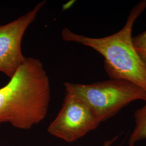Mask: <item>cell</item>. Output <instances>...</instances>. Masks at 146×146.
<instances>
[{
  "instance_id": "cell-2",
  "label": "cell",
  "mask_w": 146,
  "mask_h": 146,
  "mask_svg": "<svg viewBox=\"0 0 146 146\" xmlns=\"http://www.w3.org/2000/svg\"><path fill=\"white\" fill-rule=\"evenodd\" d=\"M146 8L142 1L131 11L125 25L120 31L108 36L93 38L63 28V40L90 47L104 58V68L111 79L126 80L140 87L146 92V66L136 52L131 32L136 20Z\"/></svg>"
},
{
  "instance_id": "cell-7",
  "label": "cell",
  "mask_w": 146,
  "mask_h": 146,
  "mask_svg": "<svg viewBox=\"0 0 146 146\" xmlns=\"http://www.w3.org/2000/svg\"><path fill=\"white\" fill-rule=\"evenodd\" d=\"M132 40L136 52L146 66V31L133 37Z\"/></svg>"
},
{
  "instance_id": "cell-8",
  "label": "cell",
  "mask_w": 146,
  "mask_h": 146,
  "mask_svg": "<svg viewBox=\"0 0 146 146\" xmlns=\"http://www.w3.org/2000/svg\"><path fill=\"white\" fill-rule=\"evenodd\" d=\"M116 139H117V137H114L113 139H111V140H108V141H105L104 142V145H103V146H111V145H113V143L115 142V140H116Z\"/></svg>"
},
{
  "instance_id": "cell-4",
  "label": "cell",
  "mask_w": 146,
  "mask_h": 146,
  "mask_svg": "<svg viewBox=\"0 0 146 146\" xmlns=\"http://www.w3.org/2000/svg\"><path fill=\"white\" fill-rule=\"evenodd\" d=\"M100 123L84 102L66 93L61 110L47 130L52 135L70 143L96 129Z\"/></svg>"
},
{
  "instance_id": "cell-6",
  "label": "cell",
  "mask_w": 146,
  "mask_h": 146,
  "mask_svg": "<svg viewBox=\"0 0 146 146\" xmlns=\"http://www.w3.org/2000/svg\"><path fill=\"white\" fill-rule=\"evenodd\" d=\"M135 127L129 139V146H134L139 141L146 139V104L135 113Z\"/></svg>"
},
{
  "instance_id": "cell-5",
  "label": "cell",
  "mask_w": 146,
  "mask_h": 146,
  "mask_svg": "<svg viewBox=\"0 0 146 146\" xmlns=\"http://www.w3.org/2000/svg\"><path fill=\"white\" fill-rule=\"evenodd\" d=\"M45 3L46 1L40 2L26 14L7 24L0 25V72L10 78L26 59L21 49L25 32Z\"/></svg>"
},
{
  "instance_id": "cell-3",
  "label": "cell",
  "mask_w": 146,
  "mask_h": 146,
  "mask_svg": "<svg viewBox=\"0 0 146 146\" xmlns=\"http://www.w3.org/2000/svg\"><path fill=\"white\" fill-rule=\"evenodd\" d=\"M66 93L82 100L93 110L100 122L116 115L131 102L146 101V92L135 84L111 79L88 84L64 83Z\"/></svg>"
},
{
  "instance_id": "cell-1",
  "label": "cell",
  "mask_w": 146,
  "mask_h": 146,
  "mask_svg": "<svg viewBox=\"0 0 146 146\" xmlns=\"http://www.w3.org/2000/svg\"><path fill=\"white\" fill-rule=\"evenodd\" d=\"M50 96L49 78L42 63L26 58L8 83L0 88V124L31 129L46 117Z\"/></svg>"
}]
</instances>
